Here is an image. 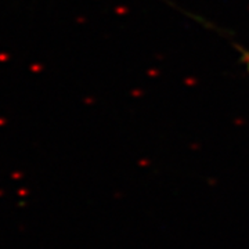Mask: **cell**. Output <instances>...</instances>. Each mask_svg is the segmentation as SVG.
<instances>
[{"instance_id":"6da1fadb","label":"cell","mask_w":249,"mask_h":249,"mask_svg":"<svg viewBox=\"0 0 249 249\" xmlns=\"http://www.w3.org/2000/svg\"><path fill=\"white\" fill-rule=\"evenodd\" d=\"M245 62H247V65H248V70H249V54H247V57H245Z\"/></svg>"}]
</instances>
